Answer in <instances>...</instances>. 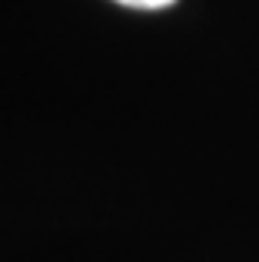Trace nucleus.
Wrapping results in <instances>:
<instances>
[{
    "label": "nucleus",
    "mask_w": 259,
    "mask_h": 262,
    "mask_svg": "<svg viewBox=\"0 0 259 262\" xmlns=\"http://www.w3.org/2000/svg\"><path fill=\"white\" fill-rule=\"evenodd\" d=\"M122 7H132V10H166L172 7L175 0H116Z\"/></svg>",
    "instance_id": "f257e3e1"
}]
</instances>
